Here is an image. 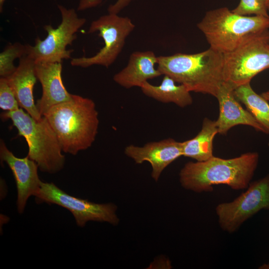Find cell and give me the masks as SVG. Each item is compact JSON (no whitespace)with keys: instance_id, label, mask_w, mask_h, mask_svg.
<instances>
[{"instance_id":"obj_19","label":"cell","mask_w":269,"mask_h":269,"mask_svg":"<svg viewBox=\"0 0 269 269\" xmlns=\"http://www.w3.org/2000/svg\"><path fill=\"white\" fill-rule=\"evenodd\" d=\"M236 98L246 107L247 110L269 134V103L252 88L251 83L242 85L234 91Z\"/></svg>"},{"instance_id":"obj_25","label":"cell","mask_w":269,"mask_h":269,"mask_svg":"<svg viewBox=\"0 0 269 269\" xmlns=\"http://www.w3.org/2000/svg\"><path fill=\"white\" fill-rule=\"evenodd\" d=\"M260 269H269V262L265 263L259 267Z\"/></svg>"},{"instance_id":"obj_23","label":"cell","mask_w":269,"mask_h":269,"mask_svg":"<svg viewBox=\"0 0 269 269\" xmlns=\"http://www.w3.org/2000/svg\"><path fill=\"white\" fill-rule=\"evenodd\" d=\"M134 0H118L114 4H111L108 8L109 13L118 14L131 2ZM102 0H80L77 9L83 10L95 7L99 5Z\"/></svg>"},{"instance_id":"obj_5","label":"cell","mask_w":269,"mask_h":269,"mask_svg":"<svg viewBox=\"0 0 269 269\" xmlns=\"http://www.w3.org/2000/svg\"><path fill=\"white\" fill-rule=\"evenodd\" d=\"M3 120H10L19 136L28 146L27 156L37 164L42 172L56 173L64 167L65 157L56 135L47 120H35L22 108L1 114Z\"/></svg>"},{"instance_id":"obj_26","label":"cell","mask_w":269,"mask_h":269,"mask_svg":"<svg viewBox=\"0 0 269 269\" xmlns=\"http://www.w3.org/2000/svg\"><path fill=\"white\" fill-rule=\"evenodd\" d=\"M5 0H0V10L1 11L2 10V6Z\"/></svg>"},{"instance_id":"obj_17","label":"cell","mask_w":269,"mask_h":269,"mask_svg":"<svg viewBox=\"0 0 269 269\" xmlns=\"http://www.w3.org/2000/svg\"><path fill=\"white\" fill-rule=\"evenodd\" d=\"M146 96L163 103H172L184 108L193 103L190 91L183 84L176 85L170 77L164 75L161 84L153 85L148 81L140 87Z\"/></svg>"},{"instance_id":"obj_2","label":"cell","mask_w":269,"mask_h":269,"mask_svg":"<svg viewBox=\"0 0 269 269\" xmlns=\"http://www.w3.org/2000/svg\"><path fill=\"white\" fill-rule=\"evenodd\" d=\"M44 117L55 133L63 152L76 155L91 147L99 124L94 102L72 94L70 100L52 107Z\"/></svg>"},{"instance_id":"obj_10","label":"cell","mask_w":269,"mask_h":269,"mask_svg":"<svg viewBox=\"0 0 269 269\" xmlns=\"http://www.w3.org/2000/svg\"><path fill=\"white\" fill-rule=\"evenodd\" d=\"M37 204L45 202L64 207L73 214L77 225L84 227L90 221L107 222L114 226L120 221L114 203L99 204L69 195L53 183L41 181L35 196Z\"/></svg>"},{"instance_id":"obj_12","label":"cell","mask_w":269,"mask_h":269,"mask_svg":"<svg viewBox=\"0 0 269 269\" xmlns=\"http://www.w3.org/2000/svg\"><path fill=\"white\" fill-rule=\"evenodd\" d=\"M124 152L137 164L149 162L152 167L151 177L157 181L164 169L183 156V142L168 138L149 142L142 146L131 144L125 147Z\"/></svg>"},{"instance_id":"obj_1","label":"cell","mask_w":269,"mask_h":269,"mask_svg":"<svg viewBox=\"0 0 269 269\" xmlns=\"http://www.w3.org/2000/svg\"><path fill=\"white\" fill-rule=\"evenodd\" d=\"M259 161L257 152L234 158L212 156L203 161L186 163L180 171L179 181L184 189L197 193L212 192L213 186L225 184L234 190L247 189Z\"/></svg>"},{"instance_id":"obj_13","label":"cell","mask_w":269,"mask_h":269,"mask_svg":"<svg viewBox=\"0 0 269 269\" xmlns=\"http://www.w3.org/2000/svg\"><path fill=\"white\" fill-rule=\"evenodd\" d=\"M62 69L61 62H35L36 76L42 89V96L36 105L42 117L53 106L72 98V94L63 84Z\"/></svg>"},{"instance_id":"obj_6","label":"cell","mask_w":269,"mask_h":269,"mask_svg":"<svg viewBox=\"0 0 269 269\" xmlns=\"http://www.w3.org/2000/svg\"><path fill=\"white\" fill-rule=\"evenodd\" d=\"M224 82L233 89L269 68V29L261 32L235 50L223 54Z\"/></svg>"},{"instance_id":"obj_4","label":"cell","mask_w":269,"mask_h":269,"mask_svg":"<svg viewBox=\"0 0 269 269\" xmlns=\"http://www.w3.org/2000/svg\"><path fill=\"white\" fill-rule=\"evenodd\" d=\"M197 26L210 47L225 54L269 29V16L242 15L222 7L208 11Z\"/></svg>"},{"instance_id":"obj_3","label":"cell","mask_w":269,"mask_h":269,"mask_svg":"<svg viewBox=\"0 0 269 269\" xmlns=\"http://www.w3.org/2000/svg\"><path fill=\"white\" fill-rule=\"evenodd\" d=\"M223 61V54L209 47L197 53L158 56L157 68L190 92L216 98L224 83Z\"/></svg>"},{"instance_id":"obj_14","label":"cell","mask_w":269,"mask_h":269,"mask_svg":"<svg viewBox=\"0 0 269 269\" xmlns=\"http://www.w3.org/2000/svg\"><path fill=\"white\" fill-rule=\"evenodd\" d=\"M234 89L224 83L220 87L216 98L219 114L215 121L218 134H226L230 129L237 125H246L256 131L267 134L264 128L248 110L244 109L234 94Z\"/></svg>"},{"instance_id":"obj_7","label":"cell","mask_w":269,"mask_h":269,"mask_svg":"<svg viewBox=\"0 0 269 269\" xmlns=\"http://www.w3.org/2000/svg\"><path fill=\"white\" fill-rule=\"evenodd\" d=\"M61 21L56 28L51 25H45L44 28L47 32L45 39H35L33 46L27 44V55L35 62H61L64 59L71 58L73 50L66 47L72 44L76 39V33L85 23L84 18L79 17L74 8H67L58 5Z\"/></svg>"},{"instance_id":"obj_18","label":"cell","mask_w":269,"mask_h":269,"mask_svg":"<svg viewBox=\"0 0 269 269\" xmlns=\"http://www.w3.org/2000/svg\"><path fill=\"white\" fill-rule=\"evenodd\" d=\"M218 129L215 121L204 119L201 129L193 138L183 141V156L197 161L207 160L213 156V142Z\"/></svg>"},{"instance_id":"obj_15","label":"cell","mask_w":269,"mask_h":269,"mask_svg":"<svg viewBox=\"0 0 269 269\" xmlns=\"http://www.w3.org/2000/svg\"><path fill=\"white\" fill-rule=\"evenodd\" d=\"M35 64V61L29 56L21 57L15 71L6 79L19 107L34 119L39 120L42 117L34 103L33 95L34 86L37 79Z\"/></svg>"},{"instance_id":"obj_24","label":"cell","mask_w":269,"mask_h":269,"mask_svg":"<svg viewBox=\"0 0 269 269\" xmlns=\"http://www.w3.org/2000/svg\"><path fill=\"white\" fill-rule=\"evenodd\" d=\"M261 95L269 103V90L264 92Z\"/></svg>"},{"instance_id":"obj_11","label":"cell","mask_w":269,"mask_h":269,"mask_svg":"<svg viewBox=\"0 0 269 269\" xmlns=\"http://www.w3.org/2000/svg\"><path fill=\"white\" fill-rule=\"evenodd\" d=\"M0 158L1 162H5L8 165L13 173L17 192V211L22 214L28 198L31 196H35L40 189L42 181L38 174V166L28 156L24 158L15 156L1 139Z\"/></svg>"},{"instance_id":"obj_22","label":"cell","mask_w":269,"mask_h":269,"mask_svg":"<svg viewBox=\"0 0 269 269\" xmlns=\"http://www.w3.org/2000/svg\"><path fill=\"white\" fill-rule=\"evenodd\" d=\"M0 108L5 112L20 108L18 101L6 78H0Z\"/></svg>"},{"instance_id":"obj_21","label":"cell","mask_w":269,"mask_h":269,"mask_svg":"<svg viewBox=\"0 0 269 269\" xmlns=\"http://www.w3.org/2000/svg\"><path fill=\"white\" fill-rule=\"evenodd\" d=\"M232 11L242 15L269 16L266 0H240L239 4Z\"/></svg>"},{"instance_id":"obj_28","label":"cell","mask_w":269,"mask_h":269,"mask_svg":"<svg viewBox=\"0 0 269 269\" xmlns=\"http://www.w3.org/2000/svg\"><path fill=\"white\" fill-rule=\"evenodd\" d=\"M266 0L267 1V0Z\"/></svg>"},{"instance_id":"obj_16","label":"cell","mask_w":269,"mask_h":269,"mask_svg":"<svg viewBox=\"0 0 269 269\" xmlns=\"http://www.w3.org/2000/svg\"><path fill=\"white\" fill-rule=\"evenodd\" d=\"M157 57L151 51L133 53L127 66L116 74L113 80L125 88L141 87L149 79L161 76L160 72L155 68Z\"/></svg>"},{"instance_id":"obj_8","label":"cell","mask_w":269,"mask_h":269,"mask_svg":"<svg viewBox=\"0 0 269 269\" xmlns=\"http://www.w3.org/2000/svg\"><path fill=\"white\" fill-rule=\"evenodd\" d=\"M134 27L128 17H121L113 13L101 16L91 23L88 33L99 31V35L104 40V46L93 56L73 58L70 64L83 68L93 65L108 67L121 53L126 38Z\"/></svg>"},{"instance_id":"obj_20","label":"cell","mask_w":269,"mask_h":269,"mask_svg":"<svg viewBox=\"0 0 269 269\" xmlns=\"http://www.w3.org/2000/svg\"><path fill=\"white\" fill-rule=\"evenodd\" d=\"M27 55V44L15 42L5 47L0 54V78H6L10 76L17 67L13 64L14 61Z\"/></svg>"},{"instance_id":"obj_9","label":"cell","mask_w":269,"mask_h":269,"mask_svg":"<svg viewBox=\"0 0 269 269\" xmlns=\"http://www.w3.org/2000/svg\"><path fill=\"white\" fill-rule=\"evenodd\" d=\"M262 210H269V174L251 182L245 192L230 202L219 204L215 209L220 228L229 233L235 232Z\"/></svg>"},{"instance_id":"obj_27","label":"cell","mask_w":269,"mask_h":269,"mask_svg":"<svg viewBox=\"0 0 269 269\" xmlns=\"http://www.w3.org/2000/svg\"><path fill=\"white\" fill-rule=\"evenodd\" d=\"M266 5L268 9V10L269 11V0L266 1Z\"/></svg>"}]
</instances>
